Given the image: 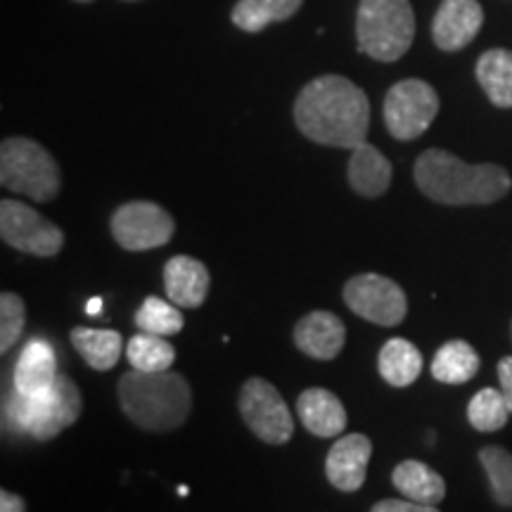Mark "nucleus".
<instances>
[{
  "mask_svg": "<svg viewBox=\"0 0 512 512\" xmlns=\"http://www.w3.org/2000/svg\"><path fill=\"white\" fill-rule=\"evenodd\" d=\"M510 337H512V323H510Z\"/></svg>",
  "mask_w": 512,
  "mask_h": 512,
  "instance_id": "nucleus-36",
  "label": "nucleus"
},
{
  "mask_svg": "<svg viewBox=\"0 0 512 512\" xmlns=\"http://www.w3.org/2000/svg\"><path fill=\"white\" fill-rule=\"evenodd\" d=\"M351 190L361 197H382L392 185V164L377 150L375 145L361 143L351 150L349 171H347Z\"/></svg>",
  "mask_w": 512,
  "mask_h": 512,
  "instance_id": "nucleus-18",
  "label": "nucleus"
},
{
  "mask_svg": "<svg viewBox=\"0 0 512 512\" xmlns=\"http://www.w3.org/2000/svg\"><path fill=\"white\" fill-rule=\"evenodd\" d=\"M240 413L264 444L283 446L294 434V418L283 396L268 380L252 377L240 389Z\"/></svg>",
  "mask_w": 512,
  "mask_h": 512,
  "instance_id": "nucleus-7",
  "label": "nucleus"
},
{
  "mask_svg": "<svg viewBox=\"0 0 512 512\" xmlns=\"http://www.w3.org/2000/svg\"><path fill=\"white\" fill-rule=\"evenodd\" d=\"M486 477H489L491 496L501 508H512V453L503 446H484L479 451Z\"/></svg>",
  "mask_w": 512,
  "mask_h": 512,
  "instance_id": "nucleus-28",
  "label": "nucleus"
},
{
  "mask_svg": "<svg viewBox=\"0 0 512 512\" xmlns=\"http://www.w3.org/2000/svg\"><path fill=\"white\" fill-rule=\"evenodd\" d=\"M126 358L131 368L143 370V373H162V370H171L174 366L176 349L164 337L140 332V335L128 339Z\"/></svg>",
  "mask_w": 512,
  "mask_h": 512,
  "instance_id": "nucleus-25",
  "label": "nucleus"
},
{
  "mask_svg": "<svg viewBox=\"0 0 512 512\" xmlns=\"http://www.w3.org/2000/svg\"><path fill=\"white\" fill-rule=\"evenodd\" d=\"M294 121L313 143L354 150L368 136V95L344 76H318L294 102Z\"/></svg>",
  "mask_w": 512,
  "mask_h": 512,
  "instance_id": "nucleus-1",
  "label": "nucleus"
},
{
  "mask_svg": "<svg viewBox=\"0 0 512 512\" xmlns=\"http://www.w3.org/2000/svg\"><path fill=\"white\" fill-rule=\"evenodd\" d=\"M422 354L408 339L394 337L389 342H384L377 356V370H380L382 380L392 387H408L418 380L422 373Z\"/></svg>",
  "mask_w": 512,
  "mask_h": 512,
  "instance_id": "nucleus-20",
  "label": "nucleus"
},
{
  "mask_svg": "<svg viewBox=\"0 0 512 512\" xmlns=\"http://www.w3.org/2000/svg\"><path fill=\"white\" fill-rule=\"evenodd\" d=\"M114 240L128 252H147L164 247L174 238L176 223L164 207L155 202H126L112 214L110 221Z\"/></svg>",
  "mask_w": 512,
  "mask_h": 512,
  "instance_id": "nucleus-10",
  "label": "nucleus"
},
{
  "mask_svg": "<svg viewBox=\"0 0 512 512\" xmlns=\"http://www.w3.org/2000/svg\"><path fill=\"white\" fill-rule=\"evenodd\" d=\"M304 0H238L233 8V24L256 34L273 22H285L302 8Z\"/></svg>",
  "mask_w": 512,
  "mask_h": 512,
  "instance_id": "nucleus-24",
  "label": "nucleus"
},
{
  "mask_svg": "<svg viewBox=\"0 0 512 512\" xmlns=\"http://www.w3.org/2000/svg\"><path fill=\"white\" fill-rule=\"evenodd\" d=\"M136 325L140 332H150V335L171 337L183 330L185 320L181 309L174 302H164L159 297H147L140 309L136 311Z\"/></svg>",
  "mask_w": 512,
  "mask_h": 512,
  "instance_id": "nucleus-27",
  "label": "nucleus"
},
{
  "mask_svg": "<svg viewBox=\"0 0 512 512\" xmlns=\"http://www.w3.org/2000/svg\"><path fill=\"white\" fill-rule=\"evenodd\" d=\"M0 512H27V503L22 496L3 489L0 491Z\"/></svg>",
  "mask_w": 512,
  "mask_h": 512,
  "instance_id": "nucleus-33",
  "label": "nucleus"
},
{
  "mask_svg": "<svg viewBox=\"0 0 512 512\" xmlns=\"http://www.w3.org/2000/svg\"><path fill=\"white\" fill-rule=\"evenodd\" d=\"M76 3H91V0H76Z\"/></svg>",
  "mask_w": 512,
  "mask_h": 512,
  "instance_id": "nucleus-35",
  "label": "nucleus"
},
{
  "mask_svg": "<svg viewBox=\"0 0 512 512\" xmlns=\"http://www.w3.org/2000/svg\"><path fill=\"white\" fill-rule=\"evenodd\" d=\"M0 183L34 202H53L60 195L62 176L53 155L36 140L5 138L0 145Z\"/></svg>",
  "mask_w": 512,
  "mask_h": 512,
  "instance_id": "nucleus-5",
  "label": "nucleus"
},
{
  "mask_svg": "<svg viewBox=\"0 0 512 512\" xmlns=\"http://www.w3.org/2000/svg\"><path fill=\"white\" fill-rule=\"evenodd\" d=\"M508 401L501 389L484 387L467 403V420L477 432H498L508 425L510 418Z\"/></svg>",
  "mask_w": 512,
  "mask_h": 512,
  "instance_id": "nucleus-26",
  "label": "nucleus"
},
{
  "mask_svg": "<svg viewBox=\"0 0 512 512\" xmlns=\"http://www.w3.org/2000/svg\"><path fill=\"white\" fill-rule=\"evenodd\" d=\"M72 347L93 370H112L119 363L121 351H124V339L117 330H93V328H74Z\"/></svg>",
  "mask_w": 512,
  "mask_h": 512,
  "instance_id": "nucleus-23",
  "label": "nucleus"
},
{
  "mask_svg": "<svg viewBox=\"0 0 512 512\" xmlns=\"http://www.w3.org/2000/svg\"><path fill=\"white\" fill-rule=\"evenodd\" d=\"M413 176L422 195L446 207L494 204L512 188L510 174L503 166L467 164L446 150L422 152Z\"/></svg>",
  "mask_w": 512,
  "mask_h": 512,
  "instance_id": "nucleus-2",
  "label": "nucleus"
},
{
  "mask_svg": "<svg viewBox=\"0 0 512 512\" xmlns=\"http://www.w3.org/2000/svg\"><path fill=\"white\" fill-rule=\"evenodd\" d=\"M83 396L69 375H57L53 387L46 394L31 399L29 437L48 441L69 430L81 418Z\"/></svg>",
  "mask_w": 512,
  "mask_h": 512,
  "instance_id": "nucleus-11",
  "label": "nucleus"
},
{
  "mask_svg": "<svg viewBox=\"0 0 512 512\" xmlns=\"http://www.w3.org/2000/svg\"><path fill=\"white\" fill-rule=\"evenodd\" d=\"M439 114V95L427 81L394 83L384 98V124L396 140L420 138Z\"/></svg>",
  "mask_w": 512,
  "mask_h": 512,
  "instance_id": "nucleus-6",
  "label": "nucleus"
},
{
  "mask_svg": "<svg viewBox=\"0 0 512 512\" xmlns=\"http://www.w3.org/2000/svg\"><path fill=\"white\" fill-rule=\"evenodd\" d=\"M498 380H501V392L512 413V356H503L498 361Z\"/></svg>",
  "mask_w": 512,
  "mask_h": 512,
  "instance_id": "nucleus-32",
  "label": "nucleus"
},
{
  "mask_svg": "<svg viewBox=\"0 0 512 512\" xmlns=\"http://www.w3.org/2000/svg\"><path fill=\"white\" fill-rule=\"evenodd\" d=\"M479 354L465 339H451L432 358V377L441 384H465L479 373Z\"/></svg>",
  "mask_w": 512,
  "mask_h": 512,
  "instance_id": "nucleus-21",
  "label": "nucleus"
},
{
  "mask_svg": "<svg viewBox=\"0 0 512 512\" xmlns=\"http://www.w3.org/2000/svg\"><path fill=\"white\" fill-rule=\"evenodd\" d=\"M370 456H373V441L366 434L339 437L328 451V460H325L328 482L344 494H354L366 482Z\"/></svg>",
  "mask_w": 512,
  "mask_h": 512,
  "instance_id": "nucleus-13",
  "label": "nucleus"
},
{
  "mask_svg": "<svg viewBox=\"0 0 512 512\" xmlns=\"http://www.w3.org/2000/svg\"><path fill=\"white\" fill-rule=\"evenodd\" d=\"M3 422L5 430L12 434H29L31 422V396H24L12 387V392L5 396L3 406Z\"/></svg>",
  "mask_w": 512,
  "mask_h": 512,
  "instance_id": "nucleus-30",
  "label": "nucleus"
},
{
  "mask_svg": "<svg viewBox=\"0 0 512 512\" xmlns=\"http://www.w3.org/2000/svg\"><path fill=\"white\" fill-rule=\"evenodd\" d=\"M392 482L396 491L415 503L439 505L446 498V482L437 470L420 460H401L394 467Z\"/></svg>",
  "mask_w": 512,
  "mask_h": 512,
  "instance_id": "nucleus-19",
  "label": "nucleus"
},
{
  "mask_svg": "<svg viewBox=\"0 0 512 512\" xmlns=\"http://www.w3.org/2000/svg\"><path fill=\"white\" fill-rule=\"evenodd\" d=\"M119 403L126 418L140 430L171 432L188 420L192 389L174 370L143 373L131 368L119 380Z\"/></svg>",
  "mask_w": 512,
  "mask_h": 512,
  "instance_id": "nucleus-3",
  "label": "nucleus"
},
{
  "mask_svg": "<svg viewBox=\"0 0 512 512\" xmlns=\"http://www.w3.org/2000/svg\"><path fill=\"white\" fill-rule=\"evenodd\" d=\"M370 512H439V508L437 505L415 503L411 498H406V501H399V498H384V501L375 503Z\"/></svg>",
  "mask_w": 512,
  "mask_h": 512,
  "instance_id": "nucleus-31",
  "label": "nucleus"
},
{
  "mask_svg": "<svg viewBox=\"0 0 512 512\" xmlns=\"http://www.w3.org/2000/svg\"><path fill=\"white\" fill-rule=\"evenodd\" d=\"M57 375L60 373H57L53 347H50L46 339L36 337L19 354L15 373H12V384H15L17 392L36 399V396L46 394L53 387Z\"/></svg>",
  "mask_w": 512,
  "mask_h": 512,
  "instance_id": "nucleus-17",
  "label": "nucleus"
},
{
  "mask_svg": "<svg viewBox=\"0 0 512 512\" xmlns=\"http://www.w3.org/2000/svg\"><path fill=\"white\" fill-rule=\"evenodd\" d=\"M100 306H102V299H100V297H95V299H91V302L86 304V309H88V313H91V316H98V313H100Z\"/></svg>",
  "mask_w": 512,
  "mask_h": 512,
  "instance_id": "nucleus-34",
  "label": "nucleus"
},
{
  "mask_svg": "<svg viewBox=\"0 0 512 512\" xmlns=\"http://www.w3.org/2000/svg\"><path fill=\"white\" fill-rule=\"evenodd\" d=\"M347 342L342 318L330 311H311L294 325V344L302 354L316 361H332Z\"/></svg>",
  "mask_w": 512,
  "mask_h": 512,
  "instance_id": "nucleus-14",
  "label": "nucleus"
},
{
  "mask_svg": "<svg viewBox=\"0 0 512 512\" xmlns=\"http://www.w3.org/2000/svg\"><path fill=\"white\" fill-rule=\"evenodd\" d=\"M484 24V10L477 0H444L432 22L437 48L456 53L475 41Z\"/></svg>",
  "mask_w": 512,
  "mask_h": 512,
  "instance_id": "nucleus-12",
  "label": "nucleus"
},
{
  "mask_svg": "<svg viewBox=\"0 0 512 512\" xmlns=\"http://www.w3.org/2000/svg\"><path fill=\"white\" fill-rule=\"evenodd\" d=\"M209 271L202 261L192 256H171L164 266V287L169 302L181 309H200L209 294Z\"/></svg>",
  "mask_w": 512,
  "mask_h": 512,
  "instance_id": "nucleus-15",
  "label": "nucleus"
},
{
  "mask_svg": "<svg viewBox=\"0 0 512 512\" xmlns=\"http://www.w3.org/2000/svg\"><path fill=\"white\" fill-rule=\"evenodd\" d=\"M477 81L486 98L501 110L512 107V53L505 48L486 50L477 62Z\"/></svg>",
  "mask_w": 512,
  "mask_h": 512,
  "instance_id": "nucleus-22",
  "label": "nucleus"
},
{
  "mask_svg": "<svg viewBox=\"0 0 512 512\" xmlns=\"http://www.w3.org/2000/svg\"><path fill=\"white\" fill-rule=\"evenodd\" d=\"M344 304L368 323L394 328L408 313L406 292L392 278L380 273H361L344 285Z\"/></svg>",
  "mask_w": 512,
  "mask_h": 512,
  "instance_id": "nucleus-8",
  "label": "nucleus"
},
{
  "mask_svg": "<svg viewBox=\"0 0 512 512\" xmlns=\"http://www.w3.org/2000/svg\"><path fill=\"white\" fill-rule=\"evenodd\" d=\"M27 325V306L15 292L0 294V354H8Z\"/></svg>",
  "mask_w": 512,
  "mask_h": 512,
  "instance_id": "nucleus-29",
  "label": "nucleus"
},
{
  "mask_svg": "<svg viewBox=\"0 0 512 512\" xmlns=\"http://www.w3.org/2000/svg\"><path fill=\"white\" fill-rule=\"evenodd\" d=\"M297 415L306 430L320 439L339 437L347 427V408L337 394L323 387H311L299 394Z\"/></svg>",
  "mask_w": 512,
  "mask_h": 512,
  "instance_id": "nucleus-16",
  "label": "nucleus"
},
{
  "mask_svg": "<svg viewBox=\"0 0 512 512\" xmlns=\"http://www.w3.org/2000/svg\"><path fill=\"white\" fill-rule=\"evenodd\" d=\"M0 238L19 252L43 259L57 256L64 247L62 230L29 204L17 200L0 202Z\"/></svg>",
  "mask_w": 512,
  "mask_h": 512,
  "instance_id": "nucleus-9",
  "label": "nucleus"
},
{
  "mask_svg": "<svg viewBox=\"0 0 512 512\" xmlns=\"http://www.w3.org/2000/svg\"><path fill=\"white\" fill-rule=\"evenodd\" d=\"M358 50L377 62H396L415 38V15L408 0H361L356 12Z\"/></svg>",
  "mask_w": 512,
  "mask_h": 512,
  "instance_id": "nucleus-4",
  "label": "nucleus"
}]
</instances>
